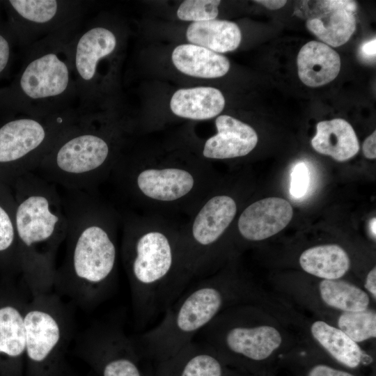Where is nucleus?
Segmentation results:
<instances>
[{
    "mask_svg": "<svg viewBox=\"0 0 376 376\" xmlns=\"http://www.w3.org/2000/svg\"><path fill=\"white\" fill-rule=\"evenodd\" d=\"M171 58L179 71L195 77H221L230 68V62L226 56L193 44L177 46L173 51Z\"/></svg>",
    "mask_w": 376,
    "mask_h": 376,
    "instance_id": "nucleus-23",
    "label": "nucleus"
},
{
    "mask_svg": "<svg viewBox=\"0 0 376 376\" xmlns=\"http://www.w3.org/2000/svg\"><path fill=\"white\" fill-rule=\"evenodd\" d=\"M224 106L222 93L210 86L179 89L170 101L171 109L175 115L192 120L212 118L222 111Z\"/></svg>",
    "mask_w": 376,
    "mask_h": 376,
    "instance_id": "nucleus-22",
    "label": "nucleus"
},
{
    "mask_svg": "<svg viewBox=\"0 0 376 376\" xmlns=\"http://www.w3.org/2000/svg\"><path fill=\"white\" fill-rule=\"evenodd\" d=\"M15 217L13 190L0 180V274L11 281L20 275Z\"/></svg>",
    "mask_w": 376,
    "mask_h": 376,
    "instance_id": "nucleus-20",
    "label": "nucleus"
},
{
    "mask_svg": "<svg viewBox=\"0 0 376 376\" xmlns=\"http://www.w3.org/2000/svg\"><path fill=\"white\" fill-rule=\"evenodd\" d=\"M123 221L122 258L134 322L143 327L163 315L194 277L182 235L162 228H147L132 216Z\"/></svg>",
    "mask_w": 376,
    "mask_h": 376,
    "instance_id": "nucleus-2",
    "label": "nucleus"
},
{
    "mask_svg": "<svg viewBox=\"0 0 376 376\" xmlns=\"http://www.w3.org/2000/svg\"><path fill=\"white\" fill-rule=\"evenodd\" d=\"M255 2L262 4L270 10H276L282 8L287 3L283 0H257Z\"/></svg>",
    "mask_w": 376,
    "mask_h": 376,
    "instance_id": "nucleus-37",
    "label": "nucleus"
},
{
    "mask_svg": "<svg viewBox=\"0 0 376 376\" xmlns=\"http://www.w3.org/2000/svg\"><path fill=\"white\" fill-rule=\"evenodd\" d=\"M26 376H61L72 333V319L59 295L31 297L24 316Z\"/></svg>",
    "mask_w": 376,
    "mask_h": 376,
    "instance_id": "nucleus-7",
    "label": "nucleus"
},
{
    "mask_svg": "<svg viewBox=\"0 0 376 376\" xmlns=\"http://www.w3.org/2000/svg\"><path fill=\"white\" fill-rule=\"evenodd\" d=\"M364 156L370 159L376 158V132L374 131L363 141L362 146Z\"/></svg>",
    "mask_w": 376,
    "mask_h": 376,
    "instance_id": "nucleus-34",
    "label": "nucleus"
},
{
    "mask_svg": "<svg viewBox=\"0 0 376 376\" xmlns=\"http://www.w3.org/2000/svg\"><path fill=\"white\" fill-rule=\"evenodd\" d=\"M311 146L318 152L344 162L359 150V143L352 125L345 120L335 118L319 122Z\"/></svg>",
    "mask_w": 376,
    "mask_h": 376,
    "instance_id": "nucleus-21",
    "label": "nucleus"
},
{
    "mask_svg": "<svg viewBox=\"0 0 376 376\" xmlns=\"http://www.w3.org/2000/svg\"><path fill=\"white\" fill-rule=\"evenodd\" d=\"M300 80L309 87H318L333 81L340 69L339 54L327 45L310 41L299 50L297 56Z\"/></svg>",
    "mask_w": 376,
    "mask_h": 376,
    "instance_id": "nucleus-19",
    "label": "nucleus"
},
{
    "mask_svg": "<svg viewBox=\"0 0 376 376\" xmlns=\"http://www.w3.org/2000/svg\"><path fill=\"white\" fill-rule=\"evenodd\" d=\"M136 350L133 338L114 322L91 326L77 343L78 354L100 376H142Z\"/></svg>",
    "mask_w": 376,
    "mask_h": 376,
    "instance_id": "nucleus-13",
    "label": "nucleus"
},
{
    "mask_svg": "<svg viewBox=\"0 0 376 376\" xmlns=\"http://www.w3.org/2000/svg\"><path fill=\"white\" fill-rule=\"evenodd\" d=\"M118 39L108 26L92 22L71 38L74 75L80 114L91 113L102 98L100 68L116 51Z\"/></svg>",
    "mask_w": 376,
    "mask_h": 376,
    "instance_id": "nucleus-11",
    "label": "nucleus"
},
{
    "mask_svg": "<svg viewBox=\"0 0 376 376\" xmlns=\"http://www.w3.org/2000/svg\"><path fill=\"white\" fill-rule=\"evenodd\" d=\"M357 6L351 0L301 1L295 14L306 19V27L323 43L339 47L356 29Z\"/></svg>",
    "mask_w": 376,
    "mask_h": 376,
    "instance_id": "nucleus-16",
    "label": "nucleus"
},
{
    "mask_svg": "<svg viewBox=\"0 0 376 376\" xmlns=\"http://www.w3.org/2000/svg\"><path fill=\"white\" fill-rule=\"evenodd\" d=\"M73 36L47 37L29 47L17 84L24 115L45 116L73 109L71 104L78 100L71 49Z\"/></svg>",
    "mask_w": 376,
    "mask_h": 376,
    "instance_id": "nucleus-6",
    "label": "nucleus"
},
{
    "mask_svg": "<svg viewBox=\"0 0 376 376\" xmlns=\"http://www.w3.org/2000/svg\"><path fill=\"white\" fill-rule=\"evenodd\" d=\"M27 300L13 281H0V370L7 375L21 373L24 365Z\"/></svg>",
    "mask_w": 376,
    "mask_h": 376,
    "instance_id": "nucleus-15",
    "label": "nucleus"
},
{
    "mask_svg": "<svg viewBox=\"0 0 376 376\" xmlns=\"http://www.w3.org/2000/svg\"><path fill=\"white\" fill-rule=\"evenodd\" d=\"M61 194L68 230L65 257L56 269L54 288L91 308L103 301L114 286L118 217L96 193L64 190Z\"/></svg>",
    "mask_w": 376,
    "mask_h": 376,
    "instance_id": "nucleus-1",
    "label": "nucleus"
},
{
    "mask_svg": "<svg viewBox=\"0 0 376 376\" xmlns=\"http://www.w3.org/2000/svg\"><path fill=\"white\" fill-rule=\"evenodd\" d=\"M305 376H356L355 375L329 365L318 363L311 366Z\"/></svg>",
    "mask_w": 376,
    "mask_h": 376,
    "instance_id": "nucleus-32",
    "label": "nucleus"
},
{
    "mask_svg": "<svg viewBox=\"0 0 376 376\" xmlns=\"http://www.w3.org/2000/svg\"><path fill=\"white\" fill-rule=\"evenodd\" d=\"M237 213L235 200L216 195L205 201L196 212L188 233L182 235L189 270L194 278L210 272L216 245Z\"/></svg>",
    "mask_w": 376,
    "mask_h": 376,
    "instance_id": "nucleus-12",
    "label": "nucleus"
},
{
    "mask_svg": "<svg viewBox=\"0 0 376 376\" xmlns=\"http://www.w3.org/2000/svg\"><path fill=\"white\" fill-rule=\"evenodd\" d=\"M247 288L220 276L189 285L152 328L133 339L137 349L166 359L194 340L216 317L245 300Z\"/></svg>",
    "mask_w": 376,
    "mask_h": 376,
    "instance_id": "nucleus-5",
    "label": "nucleus"
},
{
    "mask_svg": "<svg viewBox=\"0 0 376 376\" xmlns=\"http://www.w3.org/2000/svg\"><path fill=\"white\" fill-rule=\"evenodd\" d=\"M186 36L191 44L218 54L236 49L242 40L241 31L235 23L218 19L192 22Z\"/></svg>",
    "mask_w": 376,
    "mask_h": 376,
    "instance_id": "nucleus-25",
    "label": "nucleus"
},
{
    "mask_svg": "<svg viewBox=\"0 0 376 376\" xmlns=\"http://www.w3.org/2000/svg\"><path fill=\"white\" fill-rule=\"evenodd\" d=\"M170 357L178 365L177 376H224L221 357L202 341L194 340Z\"/></svg>",
    "mask_w": 376,
    "mask_h": 376,
    "instance_id": "nucleus-27",
    "label": "nucleus"
},
{
    "mask_svg": "<svg viewBox=\"0 0 376 376\" xmlns=\"http://www.w3.org/2000/svg\"><path fill=\"white\" fill-rule=\"evenodd\" d=\"M194 340L212 347L220 357L263 362L281 346L283 336L275 327L256 323L247 309L225 310L201 330Z\"/></svg>",
    "mask_w": 376,
    "mask_h": 376,
    "instance_id": "nucleus-9",
    "label": "nucleus"
},
{
    "mask_svg": "<svg viewBox=\"0 0 376 376\" xmlns=\"http://www.w3.org/2000/svg\"><path fill=\"white\" fill-rule=\"evenodd\" d=\"M309 185V172L304 162L297 164L291 172L290 194L297 198L304 196Z\"/></svg>",
    "mask_w": 376,
    "mask_h": 376,
    "instance_id": "nucleus-31",
    "label": "nucleus"
},
{
    "mask_svg": "<svg viewBox=\"0 0 376 376\" xmlns=\"http://www.w3.org/2000/svg\"><path fill=\"white\" fill-rule=\"evenodd\" d=\"M217 132L205 143L203 155L214 159L243 157L251 152L258 143L256 132L250 125L228 115L215 120Z\"/></svg>",
    "mask_w": 376,
    "mask_h": 376,
    "instance_id": "nucleus-18",
    "label": "nucleus"
},
{
    "mask_svg": "<svg viewBox=\"0 0 376 376\" xmlns=\"http://www.w3.org/2000/svg\"><path fill=\"white\" fill-rule=\"evenodd\" d=\"M79 115L75 109L45 116L24 115L1 125L0 180L11 187L22 175L35 172Z\"/></svg>",
    "mask_w": 376,
    "mask_h": 376,
    "instance_id": "nucleus-8",
    "label": "nucleus"
},
{
    "mask_svg": "<svg viewBox=\"0 0 376 376\" xmlns=\"http://www.w3.org/2000/svg\"><path fill=\"white\" fill-rule=\"evenodd\" d=\"M364 287L366 290V292L370 295V297L375 300L376 299V267H374L368 273L365 283Z\"/></svg>",
    "mask_w": 376,
    "mask_h": 376,
    "instance_id": "nucleus-35",
    "label": "nucleus"
},
{
    "mask_svg": "<svg viewBox=\"0 0 376 376\" xmlns=\"http://www.w3.org/2000/svg\"><path fill=\"white\" fill-rule=\"evenodd\" d=\"M116 137L97 113H79L35 173L64 190L96 193L120 155Z\"/></svg>",
    "mask_w": 376,
    "mask_h": 376,
    "instance_id": "nucleus-4",
    "label": "nucleus"
},
{
    "mask_svg": "<svg viewBox=\"0 0 376 376\" xmlns=\"http://www.w3.org/2000/svg\"><path fill=\"white\" fill-rule=\"evenodd\" d=\"M293 216L290 203L279 197L265 198L246 207L240 214L237 227L248 241L267 239L281 231Z\"/></svg>",
    "mask_w": 376,
    "mask_h": 376,
    "instance_id": "nucleus-17",
    "label": "nucleus"
},
{
    "mask_svg": "<svg viewBox=\"0 0 376 376\" xmlns=\"http://www.w3.org/2000/svg\"><path fill=\"white\" fill-rule=\"evenodd\" d=\"M336 323V327L357 343L376 337V313L372 309L341 312Z\"/></svg>",
    "mask_w": 376,
    "mask_h": 376,
    "instance_id": "nucleus-29",
    "label": "nucleus"
},
{
    "mask_svg": "<svg viewBox=\"0 0 376 376\" xmlns=\"http://www.w3.org/2000/svg\"><path fill=\"white\" fill-rule=\"evenodd\" d=\"M10 56V46L8 40L0 33V74L6 68Z\"/></svg>",
    "mask_w": 376,
    "mask_h": 376,
    "instance_id": "nucleus-33",
    "label": "nucleus"
},
{
    "mask_svg": "<svg viewBox=\"0 0 376 376\" xmlns=\"http://www.w3.org/2000/svg\"><path fill=\"white\" fill-rule=\"evenodd\" d=\"M219 0H186L177 10L178 17L184 21L198 22L214 19L218 13Z\"/></svg>",
    "mask_w": 376,
    "mask_h": 376,
    "instance_id": "nucleus-30",
    "label": "nucleus"
},
{
    "mask_svg": "<svg viewBox=\"0 0 376 376\" xmlns=\"http://www.w3.org/2000/svg\"><path fill=\"white\" fill-rule=\"evenodd\" d=\"M299 263L305 272L322 280L340 279L351 266L347 253L335 244L318 245L306 249L300 255Z\"/></svg>",
    "mask_w": 376,
    "mask_h": 376,
    "instance_id": "nucleus-24",
    "label": "nucleus"
},
{
    "mask_svg": "<svg viewBox=\"0 0 376 376\" xmlns=\"http://www.w3.org/2000/svg\"><path fill=\"white\" fill-rule=\"evenodd\" d=\"M375 224H376L375 217H374L373 219H372L370 223V232H371L372 235L374 236V238H375V235H376Z\"/></svg>",
    "mask_w": 376,
    "mask_h": 376,
    "instance_id": "nucleus-38",
    "label": "nucleus"
},
{
    "mask_svg": "<svg viewBox=\"0 0 376 376\" xmlns=\"http://www.w3.org/2000/svg\"><path fill=\"white\" fill-rule=\"evenodd\" d=\"M10 187L22 280L31 297L52 292L56 258L68 230L62 194L35 172L22 175Z\"/></svg>",
    "mask_w": 376,
    "mask_h": 376,
    "instance_id": "nucleus-3",
    "label": "nucleus"
},
{
    "mask_svg": "<svg viewBox=\"0 0 376 376\" xmlns=\"http://www.w3.org/2000/svg\"><path fill=\"white\" fill-rule=\"evenodd\" d=\"M376 50L375 38L364 42L361 47V52L363 56L366 58H375Z\"/></svg>",
    "mask_w": 376,
    "mask_h": 376,
    "instance_id": "nucleus-36",
    "label": "nucleus"
},
{
    "mask_svg": "<svg viewBox=\"0 0 376 376\" xmlns=\"http://www.w3.org/2000/svg\"><path fill=\"white\" fill-rule=\"evenodd\" d=\"M110 175L120 191L134 201L174 203L194 193L198 176L194 171L178 166H141L120 155Z\"/></svg>",
    "mask_w": 376,
    "mask_h": 376,
    "instance_id": "nucleus-10",
    "label": "nucleus"
},
{
    "mask_svg": "<svg viewBox=\"0 0 376 376\" xmlns=\"http://www.w3.org/2000/svg\"><path fill=\"white\" fill-rule=\"evenodd\" d=\"M310 332L318 345L341 365L357 368L361 363V347L338 327L318 320L311 324Z\"/></svg>",
    "mask_w": 376,
    "mask_h": 376,
    "instance_id": "nucleus-26",
    "label": "nucleus"
},
{
    "mask_svg": "<svg viewBox=\"0 0 376 376\" xmlns=\"http://www.w3.org/2000/svg\"><path fill=\"white\" fill-rule=\"evenodd\" d=\"M24 44L50 36H70L81 24L86 3L81 1L10 0Z\"/></svg>",
    "mask_w": 376,
    "mask_h": 376,
    "instance_id": "nucleus-14",
    "label": "nucleus"
},
{
    "mask_svg": "<svg viewBox=\"0 0 376 376\" xmlns=\"http://www.w3.org/2000/svg\"><path fill=\"white\" fill-rule=\"evenodd\" d=\"M318 295L327 306L341 312H357L369 308L370 297L366 290L347 281L321 280Z\"/></svg>",
    "mask_w": 376,
    "mask_h": 376,
    "instance_id": "nucleus-28",
    "label": "nucleus"
}]
</instances>
